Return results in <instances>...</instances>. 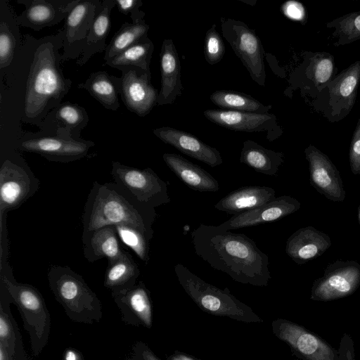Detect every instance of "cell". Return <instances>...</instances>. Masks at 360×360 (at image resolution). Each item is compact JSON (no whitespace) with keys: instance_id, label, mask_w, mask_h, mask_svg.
<instances>
[{"instance_id":"cell-8","label":"cell","mask_w":360,"mask_h":360,"mask_svg":"<svg viewBox=\"0 0 360 360\" xmlns=\"http://www.w3.org/2000/svg\"><path fill=\"white\" fill-rule=\"evenodd\" d=\"M359 83L360 60H356L335 75L311 105L330 122H340L352 111Z\"/></svg>"},{"instance_id":"cell-17","label":"cell","mask_w":360,"mask_h":360,"mask_svg":"<svg viewBox=\"0 0 360 360\" xmlns=\"http://www.w3.org/2000/svg\"><path fill=\"white\" fill-rule=\"evenodd\" d=\"M300 207L298 200L288 195H282L263 205L233 215L219 226L232 230L272 222L294 213Z\"/></svg>"},{"instance_id":"cell-12","label":"cell","mask_w":360,"mask_h":360,"mask_svg":"<svg viewBox=\"0 0 360 360\" xmlns=\"http://www.w3.org/2000/svg\"><path fill=\"white\" fill-rule=\"evenodd\" d=\"M120 77L112 76L126 108L139 117H145L158 104V92L150 82V72L139 68H119Z\"/></svg>"},{"instance_id":"cell-9","label":"cell","mask_w":360,"mask_h":360,"mask_svg":"<svg viewBox=\"0 0 360 360\" xmlns=\"http://www.w3.org/2000/svg\"><path fill=\"white\" fill-rule=\"evenodd\" d=\"M55 135L26 133L17 141L18 150L37 153L49 161L70 162L86 157L95 146L91 141L77 139L69 131L58 128Z\"/></svg>"},{"instance_id":"cell-43","label":"cell","mask_w":360,"mask_h":360,"mask_svg":"<svg viewBox=\"0 0 360 360\" xmlns=\"http://www.w3.org/2000/svg\"><path fill=\"white\" fill-rule=\"evenodd\" d=\"M128 360H162L143 342H136Z\"/></svg>"},{"instance_id":"cell-23","label":"cell","mask_w":360,"mask_h":360,"mask_svg":"<svg viewBox=\"0 0 360 360\" xmlns=\"http://www.w3.org/2000/svg\"><path fill=\"white\" fill-rule=\"evenodd\" d=\"M83 253L89 262L105 258L112 262L124 254L114 225L82 232Z\"/></svg>"},{"instance_id":"cell-38","label":"cell","mask_w":360,"mask_h":360,"mask_svg":"<svg viewBox=\"0 0 360 360\" xmlns=\"http://www.w3.org/2000/svg\"><path fill=\"white\" fill-rule=\"evenodd\" d=\"M119 239L145 264L150 260V240L141 231L130 226L114 225Z\"/></svg>"},{"instance_id":"cell-21","label":"cell","mask_w":360,"mask_h":360,"mask_svg":"<svg viewBox=\"0 0 360 360\" xmlns=\"http://www.w3.org/2000/svg\"><path fill=\"white\" fill-rule=\"evenodd\" d=\"M304 58L302 91L314 99L335 76V58L326 51L306 52Z\"/></svg>"},{"instance_id":"cell-22","label":"cell","mask_w":360,"mask_h":360,"mask_svg":"<svg viewBox=\"0 0 360 360\" xmlns=\"http://www.w3.org/2000/svg\"><path fill=\"white\" fill-rule=\"evenodd\" d=\"M160 90L158 105L173 103L181 95L183 86L181 81V63L178 52L172 39H165L160 50Z\"/></svg>"},{"instance_id":"cell-35","label":"cell","mask_w":360,"mask_h":360,"mask_svg":"<svg viewBox=\"0 0 360 360\" xmlns=\"http://www.w3.org/2000/svg\"><path fill=\"white\" fill-rule=\"evenodd\" d=\"M210 98L214 105L229 110L269 113L272 108L271 105H265L250 95L230 90H217Z\"/></svg>"},{"instance_id":"cell-3","label":"cell","mask_w":360,"mask_h":360,"mask_svg":"<svg viewBox=\"0 0 360 360\" xmlns=\"http://www.w3.org/2000/svg\"><path fill=\"white\" fill-rule=\"evenodd\" d=\"M156 217L155 208L139 203L115 182L94 181L82 221L83 231L108 225H124L139 230L150 240Z\"/></svg>"},{"instance_id":"cell-28","label":"cell","mask_w":360,"mask_h":360,"mask_svg":"<svg viewBox=\"0 0 360 360\" xmlns=\"http://www.w3.org/2000/svg\"><path fill=\"white\" fill-rule=\"evenodd\" d=\"M114 0L102 1V6L95 17L86 37L84 46L77 63L82 66L95 53L105 51V41L110 27V13L115 7Z\"/></svg>"},{"instance_id":"cell-13","label":"cell","mask_w":360,"mask_h":360,"mask_svg":"<svg viewBox=\"0 0 360 360\" xmlns=\"http://www.w3.org/2000/svg\"><path fill=\"white\" fill-rule=\"evenodd\" d=\"M101 6V0H78L70 11L61 30L63 61L81 56L86 37Z\"/></svg>"},{"instance_id":"cell-14","label":"cell","mask_w":360,"mask_h":360,"mask_svg":"<svg viewBox=\"0 0 360 360\" xmlns=\"http://www.w3.org/2000/svg\"><path fill=\"white\" fill-rule=\"evenodd\" d=\"M205 117L212 122L230 130L245 132H266V139L273 141L283 133L271 113H256L229 110H206Z\"/></svg>"},{"instance_id":"cell-20","label":"cell","mask_w":360,"mask_h":360,"mask_svg":"<svg viewBox=\"0 0 360 360\" xmlns=\"http://www.w3.org/2000/svg\"><path fill=\"white\" fill-rule=\"evenodd\" d=\"M153 132L164 143L212 167L223 163L221 155L217 148L205 143L190 133L169 127L155 129Z\"/></svg>"},{"instance_id":"cell-27","label":"cell","mask_w":360,"mask_h":360,"mask_svg":"<svg viewBox=\"0 0 360 360\" xmlns=\"http://www.w3.org/2000/svg\"><path fill=\"white\" fill-rule=\"evenodd\" d=\"M360 282V266L349 265L335 269L324 278L314 291L318 299L328 300L353 292Z\"/></svg>"},{"instance_id":"cell-19","label":"cell","mask_w":360,"mask_h":360,"mask_svg":"<svg viewBox=\"0 0 360 360\" xmlns=\"http://www.w3.org/2000/svg\"><path fill=\"white\" fill-rule=\"evenodd\" d=\"M309 165L311 181L327 198L342 201L345 192L338 171L330 159L313 145L304 150Z\"/></svg>"},{"instance_id":"cell-4","label":"cell","mask_w":360,"mask_h":360,"mask_svg":"<svg viewBox=\"0 0 360 360\" xmlns=\"http://www.w3.org/2000/svg\"><path fill=\"white\" fill-rule=\"evenodd\" d=\"M47 278L50 289L70 319L84 323L100 321L101 302L82 276L70 266L52 265Z\"/></svg>"},{"instance_id":"cell-46","label":"cell","mask_w":360,"mask_h":360,"mask_svg":"<svg viewBox=\"0 0 360 360\" xmlns=\"http://www.w3.org/2000/svg\"><path fill=\"white\" fill-rule=\"evenodd\" d=\"M64 360H83L80 354L72 348H68L65 351Z\"/></svg>"},{"instance_id":"cell-44","label":"cell","mask_w":360,"mask_h":360,"mask_svg":"<svg viewBox=\"0 0 360 360\" xmlns=\"http://www.w3.org/2000/svg\"><path fill=\"white\" fill-rule=\"evenodd\" d=\"M283 13L289 18L302 21L305 17L304 6L299 2L290 1L282 6Z\"/></svg>"},{"instance_id":"cell-37","label":"cell","mask_w":360,"mask_h":360,"mask_svg":"<svg viewBox=\"0 0 360 360\" xmlns=\"http://www.w3.org/2000/svg\"><path fill=\"white\" fill-rule=\"evenodd\" d=\"M333 29L332 37L335 46L350 44L360 40V11H354L338 17L326 25Z\"/></svg>"},{"instance_id":"cell-41","label":"cell","mask_w":360,"mask_h":360,"mask_svg":"<svg viewBox=\"0 0 360 360\" xmlns=\"http://www.w3.org/2000/svg\"><path fill=\"white\" fill-rule=\"evenodd\" d=\"M349 160L352 172L355 174H360V118L352 134Z\"/></svg>"},{"instance_id":"cell-30","label":"cell","mask_w":360,"mask_h":360,"mask_svg":"<svg viewBox=\"0 0 360 360\" xmlns=\"http://www.w3.org/2000/svg\"><path fill=\"white\" fill-rule=\"evenodd\" d=\"M239 161L257 172L274 176L284 162V154L266 148L254 141L246 140L243 143Z\"/></svg>"},{"instance_id":"cell-29","label":"cell","mask_w":360,"mask_h":360,"mask_svg":"<svg viewBox=\"0 0 360 360\" xmlns=\"http://www.w3.org/2000/svg\"><path fill=\"white\" fill-rule=\"evenodd\" d=\"M141 272L130 253L124 251L120 258L108 262L104 275V286L112 293L133 288L137 283Z\"/></svg>"},{"instance_id":"cell-36","label":"cell","mask_w":360,"mask_h":360,"mask_svg":"<svg viewBox=\"0 0 360 360\" xmlns=\"http://www.w3.org/2000/svg\"><path fill=\"white\" fill-rule=\"evenodd\" d=\"M149 25L145 20L124 22L108 44L105 51L104 60L107 61L137 42L147 34Z\"/></svg>"},{"instance_id":"cell-11","label":"cell","mask_w":360,"mask_h":360,"mask_svg":"<svg viewBox=\"0 0 360 360\" xmlns=\"http://www.w3.org/2000/svg\"><path fill=\"white\" fill-rule=\"evenodd\" d=\"M220 21L223 37L247 69L252 80L259 86H264V51L255 30L242 21L231 18H221Z\"/></svg>"},{"instance_id":"cell-47","label":"cell","mask_w":360,"mask_h":360,"mask_svg":"<svg viewBox=\"0 0 360 360\" xmlns=\"http://www.w3.org/2000/svg\"><path fill=\"white\" fill-rule=\"evenodd\" d=\"M0 360H13L8 351L0 345Z\"/></svg>"},{"instance_id":"cell-34","label":"cell","mask_w":360,"mask_h":360,"mask_svg":"<svg viewBox=\"0 0 360 360\" xmlns=\"http://www.w3.org/2000/svg\"><path fill=\"white\" fill-rule=\"evenodd\" d=\"M153 51L154 44L146 34L120 54L105 61V64L117 69L136 67L150 72V63Z\"/></svg>"},{"instance_id":"cell-2","label":"cell","mask_w":360,"mask_h":360,"mask_svg":"<svg viewBox=\"0 0 360 360\" xmlns=\"http://www.w3.org/2000/svg\"><path fill=\"white\" fill-rule=\"evenodd\" d=\"M61 30L56 36L41 39L34 53L26 84L22 119L38 127L57 108L68 93L72 81L64 77Z\"/></svg>"},{"instance_id":"cell-16","label":"cell","mask_w":360,"mask_h":360,"mask_svg":"<svg viewBox=\"0 0 360 360\" xmlns=\"http://www.w3.org/2000/svg\"><path fill=\"white\" fill-rule=\"evenodd\" d=\"M78 0H18L25 6L15 18L18 25L36 31L51 27L65 19Z\"/></svg>"},{"instance_id":"cell-33","label":"cell","mask_w":360,"mask_h":360,"mask_svg":"<svg viewBox=\"0 0 360 360\" xmlns=\"http://www.w3.org/2000/svg\"><path fill=\"white\" fill-rule=\"evenodd\" d=\"M0 20V68L11 63L19 43V32L15 18L6 1H1Z\"/></svg>"},{"instance_id":"cell-25","label":"cell","mask_w":360,"mask_h":360,"mask_svg":"<svg viewBox=\"0 0 360 360\" xmlns=\"http://www.w3.org/2000/svg\"><path fill=\"white\" fill-rule=\"evenodd\" d=\"M273 188L260 186H248L238 188L222 198L214 205L219 211L236 215L263 205L274 200Z\"/></svg>"},{"instance_id":"cell-18","label":"cell","mask_w":360,"mask_h":360,"mask_svg":"<svg viewBox=\"0 0 360 360\" xmlns=\"http://www.w3.org/2000/svg\"><path fill=\"white\" fill-rule=\"evenodd\" d=\"M111 295L124 322L147 328L152 327V300L150 291L143 281H139L129 290Z\"/></svg>"},{"instance_id":"cell-15","label":"cell","mask_w":360,"mask_h":360,"mask_svg":"<svg viewBox=\"0 0 360 360\" xmlns=\"http://www.w3.org/2000/svg\"><path fill=\"white\" fill-rule=\"evenodd\" d=\"M271 328L276 337L308 359L333 360L331 349L300 326L287 320L278 319L271 323Z\"/></svg>"},{"instance_id":"cell-42","label":"cell","mask_w":360,"mask_h":360,"mask_svg":"<svg viewBox=\"0 0 360 360\" xmlns=\"http://www.w3.org/2000/svg\"><path fill=\"white\" fill-rule=\"evenodd\" d=\"M118 11L126 15L130 14L131 22L143 20L145 13L140 11L141 0H114Z\"/></svg>"},{"instance_id":"cell-5","label":"cell","mask_w":360,"mask_h":360,"mask_svg":"<svg viewBox=\"0 0 360 360\" xmlns=\"http://www.w3.org/2000/svg\"><path fill=\"white\" fill-rule=\"evenodd\" d=\"M174 272L182 288L203 311L245 323L264 321L227 288L222 290L205 282L181 264L175 265Z\"/></svg>"},{"instance_id":"cell-10","label":"cell","mask_w":360,"mask_h":360,"mask_svg":"<svg viewBox=\"0 0 360 360\" xmlns=\"http://www.w3.org/2000/svg\"><path fill=\"white\" fill-rule=\"evenodd\" d=\"M114 182L139 203L155 208L170 202L167 183L151 169H138L112 162Z\"/></svg>"},{"instance_id":"cell-31","label":"cell","mask_w":360,"mask_h":360,"mask_svg":"<svg viewBox=\"0 0 360 360\" xmlns=\"http://www.w3.org/2000/svg\"><path fill=\"white\" fill-rule=\"evenodd\" d=\"M89 121V117L84 108L76 103L64 102L51 110L39 127L43 129L51 124H55L56 129H65L73 138L80 139V131Z\"/></svg>"},{"instance_id":"cell-7","label":"cell","mask_w":360,"mask_h":360,"mask_svg":"<svg viewBox=\"0 0 360 360\" xmlns=\"http://www.w3.org/2000/svg\"><path fill=\"white\" fill-rule=\"evenodd\" d=\"M40 186L25 160L17 155L2 160L0 167V235L6 240V216L32 197Z\"/></svg>"},{"instance_id":"cell-40","label":"cell","mask_w":360,"mask_h":360,"mask_svg":"<svg viewBox=\"0 0 360 360\" xmlns=\"http://www.w3.org/2000/svg\"><path fill=\"white\" fill-rule=\"evenodd\" d=\"M0 345L13 357L16 346L15 333L8 315L4 311L2 304L0 305Z\"/></svg>"},{"instance_id":"cell-6","label":"cell","mask_w":360,"mask_h":360,"mask_svg":"<svg viewBox=\"0 0 360 360\" xmlns=\"http://www.w3.org/2000/svg\"><path fill=\"white\" fill-rule=\"evenodd\" d=\"M0 275L1 285L20 312L32 353L38 356L48 342L51 330V317L44 300L33 285L17 282L11 268L0 269Z\"/></svg>"},{"instance_id":"cell-39","label":"cell","mask_w":360,"mask_h":360,"mask_svg":"<svg viewBox=\"0 0 360 360\" xmlns=\"http://www.w3.org/2000/svg\"><path fill=\"white\" fill-rule=\"evenodd\" d=\"M225 53L224 41L213 24L207 31L205 37L204 54L207 62L214 65L220 62Z\"/></svg>"},{"instance_id":"cell-48","label":"cell","mask_w":360,"mask_h":360,"mask_svg":"<svg viewBox=\"0 0 360 360\" xmlns=\"http://www.w3.org/2000/svg\"><path fill=\"white\" fill-rule=\"evenodd\" d=\"M358 217H359V221L360 222V207H359V214H358Z\"/></svg>"},{"instance_id":"cell-26","label":"cell","mask_w":360,"mask_h":360,"mask_svg":"<svg viewBox=\"0 0 360 360\" xmlns=\"http://www.w3.org/2000/svg\"><path fill=\"white\" fill-rule=\"evenodd\" d=\"M163 160L176 176L190 188L199 192H216L219 186L210 173L180 155L165 153Z\"/></svg>"},{"instance_id":"cell-32","label":"cell","mask_w":360,"mask_h":360,"mask_svg":"<svg viewBox=\"0 0 360 360\" xmlns=\"http://www.w3.org/2000/svg\"><path fill=\"white\" fill-rule=\"evenodd\" d=\"M78 87L85 89L105 109L116 111L120 107L118 89L112 76L106 71L92 72Z\"/></svg>"},{"instance_id":"cell-1","label":"cell","mask_w":360,"mask_h":360,"mask_svg":"<svg viewBox=\"0 0 360 360\" xmlns=\"http://www.w3.org/2000/svg\"><path fill=\"white\" fill-rule=\"evenodd\" d=\"M191 236L195 254L212 268L242 284L268 285L269 257L245 234L200 224Z\"/></svg>"},{"instance_id":"cell-24","label":"cell","mask_w":360,"mask_h":360,"mask_svg":"<svg viewBox=\"0 0 360 360\" xmlns=\"http://www.w3.org/2000/svg\"><path fill=\"white\" fill-rule=\"evenodd\" d=\"M330 245L327 235L309 226L297 230L288 238L285 252L295 262L302 264L321 255Z\"/></svg>"},{"instance_id":"cell-45","label":"cell","mask_w":360,"mask_h":360,"mask_svg":"<svg viewBox=\"0 0 360 360\" xmlns=\"http://www.w3.org/2000/svg\"><path fill=\"white\" fill-rule=\"evenodd\" d=\"M165 360H201L186 353L175 350Z\"/></svg>"}]
</instances>
